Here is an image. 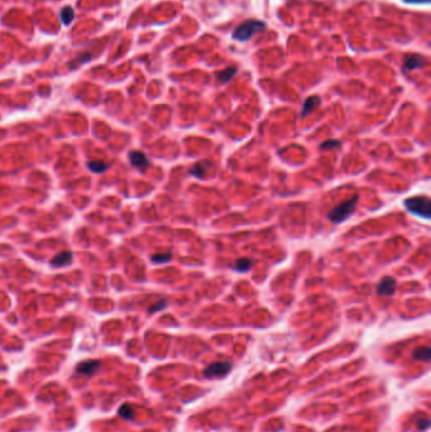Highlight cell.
I'll use <instances>...</instances> for the list:
<instances>
[{
	"label": "cell",
	"instance_id": "6da1fadb",
	"mask_svg": "<svg viewBox=\"0 0 431 432\" xmlns=\"http://www.w3.org/2000/svg\"><path fill=\"white\" fill-rule=\"evenodd\" d=\"M358 202V196H354L350 200H346V201L341 202L338 206L330 210L327 212V218L329 220L333 221L334 224H339V223H343L346 219L350 218V215L354 212L356 210V205Z\"/></svg>",
	"mask_w": 431,
	"mask_h": 432
},
{
	"label": "cell",
	"instance_id": "7a4b0ae2",
	"mask_svg": "<svg viewBox=\"0 0 431 432\" xmlns=\"http://www.w3.org/2000/svg\"><path fill=\"white\" fill-rule=\"evenodd\" d=\"M405 207L409 212L429 219L431 215V202L428 196H415L405 200Z\"/></svg>",
	"mask_w": 431,
	"mask_h": 432
},
{
	"label": "cell",
	"instance_id": "3957f363",
	"mask_svg": "<svg viewBox=\"0 0 431 432\" xmlns=\"http://www.w3.org/2000/svg\"><path fill=\"white\" fill-rule=\"evenodd\" d=\"M263 28H265V23L259 22V20H247V22L242 23L239 27H236L233 33V38L236 41L246 42Z\"/></svg>",
	"mask_w": 431,
	"mask_h": 432
},
{
	"label": "cell",
	"instance_id": "277c9868",
	"mask_svg": "<svg viewBox=\"0 0 431 432\" xmlns=\"http://www.w3.org/2000/svg\"><path fill=\"white\" fill-rule=\"evenodd\" d=\"M233 364L230 362H216V363H213L204 370V376L206 378H216V377H224L227 376L228 373L230 372Z\"/></svg>",
	"mask_w": 431,
	"mask_h": 432
},
{
	"label": "cell",
	"instance_id": "5b68a950",
	"mask_svg": "<svg viewBox=\"0 0 431 432\" xmlns=\"http://www.w3.org/2000/svg\"><path fill=\"white\" fill-rule=\"evenodd\" d=\"M397 290V282L392 277H384L377 286V294L382 297H391Z\"/></svg>",
	"mask_w": 431,
	"mask_h": 432
},
{
	"label": "cell",
	"instance_id": "8992f818",
	"mask_svg": "<svg viewBox=\"0 0 431 432\" xmlns=\"http://www.w3.org/2000/svg\"><path fill=\"white\" fill-rule=\"evenodd\" d=\"M100 365L101 363L99 360H85V362H81L79 365L76 366V372L82 374V376L90 377L98 372Z\"/></svg>",
	"mask_w": 431,
	"mask_h": 432
},
{
	"label": "cell",
	"instance_id": "52a82bcc",
	"mask_svg": "<svg viewBox=\"0 0 431 432\" xmlns=\"http://www.w3.org/2000/svg\"><path fill=\"white\" fill-rule=\"evenodd\" d=\"M73 260V253L70 252V250H63V252L58 253L54 258L51 259L50 264L54 268H61V267H66L70 265Z\"/></svg>",
	"mask_w": 431,
	"mask_h": 432
},
{
	"label": "cell",
	"instance_id": "ba28073f",
	"mask_svg": "<svg viewBox=\"0 0 431 432\" xmlns=\"http://www.w3.org/2000/svg\"><path fill=\"white\" fill-rule=\"evenodd\" d=\"M129 161L133 167L139 168V170H144V168L151 166V162H149L147 156L141 151L129 152Z\"/></svg>",
	"mask_w": 431,
	"mask_h": 432
},
{
	"label": "cell",
	"instance_id": "9c48e42d",
	"mask_svg": "<svg viewBox=\"0 0 431 432\" xmlns=\"http://www.w3.org/2000/svg\"><path fill=\"white\" fill-rule=\"evenodd\" d=\"M319 104H320V99H319L318 96H310V98L306 99L304 105H302V111H301L302 117H306V115H308L311 111H314L315 109L319 106Z\"/></svg>",
	"mask_w": 431,
	"mask_h": 432
},
{
	"label": "cell",
	"instance_id": "30bf717a",
	"mask_svg": "<svg viewBox=\"0 0 431 432\" xmlns=\"http://www.w3.org/2000/svg\"><path fill=\"white\" fill-rule=\"evenodd\" d=\"M253 263H254L253 262V259L240 258L238 259V260H235L233 265H230V268L234 269V271L236 272H242V273H244V272L249 271V269L252 268Z\"/></svg>",
	"mask_w": 431,
	"mask_h": 432
},
{
	"label": "cell",
	"instance_id": "8fae6325",
	"mask_svg": "<svg viewBox=\"0 0 431 432\" xmlns=\"http://www.w3.org/2000/svg\"><path fill=\"white\" fill-rule=\"evenodd\" d=\"M210 167V164L208 162H200V163H196L194 167H191L189 170V173L191 176L196 177V178H201V177L205 176L206 173V171L209 170Z\"/></svg>",
	"mask_w": 431,
	"mask_h": 432
},
{
	"label": "cell",
	"instance_id": "7c38bea8",
	"mask_svg": "<svg viewBox=\"0 0 431 432\" xmlns=\"http://www.w3.org/2000/svg\"><path fill=\"white\" fill-rule=\"evenodd\" d=\"M422 57L417 56V54H411V56H407L406 60H405V69H416L422 66Z\"/></svg>",
	"mask_w": 431,
	"mask_h": 432
},
{
	"label": "cell",
	"instance_id": "4fadbf2b",
	"mask_svg": "<svg viewBox=\"0 0 431 432\" xmlns=\"http://www.w3.org/2000/svg\"><path fill=\"white\" fill-rule=\"evenodd\" d=\"M110 167V163L104 161H90L88 162V168L95 173H103Z\"/></svg>",
	"mask_w": 431,
	"mask_h": 432
},
{
	"label": "cell",
	"instance_id": "5bb4252c",
	"mask_svg": "<svg viewBox=\"0 0 431 432\" xmlns=\"http://www.w3.org/2000/svg\"><path fill=\"white\" fill-rule=\"evenodd\" d=\"M413 358L417 360H422V362H429L431 357V350L430 347L428 346H422V347H417L415 351H413Z\"/></svg>",
	"mask_w": 431,
	"mask_h": 432
},
{
	"label": "cell",
	"instance_id": "9a60e30c",
	"mask_svg": "<svg viewBox=\"0 0 431 432\" xmlns=\"http://www.w3.org/2000/svg\"><path fill=\"white\" fill-rule=\"evenodd\" d=\"M172 259V254L171 253H156V254H152L151 260L156 264H166V263L171 262Z\"/></svg>",
	"mask_w": 431,
	"mask_h": 432
},
{
	"label": "cell",
	"instance_id": "2e32d148",
	"mask_svg": "<svg viewBox=\"0 0 431 432\" xmlns=\"http://www.w3.org/2000/svg\"><path fill=\"white\" fill-rule=\"evenodd\" d=\"M236 73L235 67H230V69H225L224 71H221L219 75H217V80L221 82V84H225V82L229 81L232 77Z\"/></svg>",
	"mask_w": 431,
	"mask_h": 432
},
{
	"label": "cell",
	"instance_id": "e0dca14e",
	"mask_svg": "<svg viewBox=\"0 0 431 432\" xmlns=\"http://www.w3.org/2000/svg\"><path fill=\"white\" fill-rule=\"evenodd\" d=\"M73 18H75V12H73L72 8L67 6L61 12V20H62L63 24H70L73 20Z\"/></svg>",
	"mask_w": 431,
	"mask_h": 432
},
{
	"label": "cell",
	"instance_id": "ac0fdd59",
	"mask_svg": "<svg viewBox=\"0 0 431 432\" xmlns=\"http://www.w3.org/2000/svg\"><path fill=\"white\" fill-rule=\"evenodd\" d=\"M118 412H119V415L123 417L124 420H133V410L129 404H123Z\"/></svg>",
	"mask_w": 431,
	"mask_h": 432
},
{
	"label": "cell",
	"instance_id": "d6986e66",
	"mask_svg": "<svg viewBox=\"0 0 431 432\" xmlns=\"http://www.w3.org/2000/svg\"><path fill=\"white\" fill-rule=\"evenodd\" d=\"M340 147V142L337 139H329V140H325L320 144L321 151H329V149H334Z\"/></svg>",
	"mask_w": 431,
	"mask_h": 432
},
{
	"label": "cell",
	"instance_id": "ffe728a7",
	"mask_svg": "<svg viewBox=\"0 0 431 432\" xmlns=\"http://www.w3.org/2000/svg\"><path fill=\"white\" fill-rule=\"evenodd\" d=\"M166 306H167V301L166 300H160L157 303H154V305H152L151 309H149V312H151V313L158 312V311H161V310L166 309Z\"/></svg>",
	"mask_w": 431,
	"mask_h": 432
},
{
	"label": "cell",
	"instance_id": "44dd1931",
	"mask_svg": "<svg viewBox=\"0 0 431 432\" xmlns=\"http://www.w3.org/2000/svg\"><path fill=\"white\" fill-rule=\"evenodd\" d=\"M429 425H430V421H429L428 418H425V420H420L419 422H417V426H419V429L421 430L428 429Z\"/></svg>",
	"mask_w": 431,
	"mask_h": 432
},
{
	"label": "cell",
	"instance_id": "7402d4cb",
	"mask_svg": "<svg viewBox=\"0 0 431 432\" xmlns=\"http://www.w3.org/2000/svg\"><path fill=\"white\" fill-rule=\"evenodd\" d=\"M406 1H410V3H429L430 0H406Z\"/></svg>",
	"mask_w": 431,
	"mask_h": 432
}]
</instances>
